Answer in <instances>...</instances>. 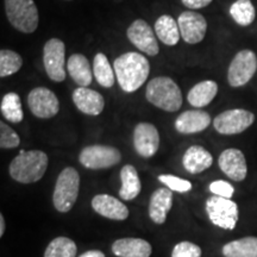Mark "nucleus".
I'll use <instances>...</instances> for the list:
<instances>
[{
    "label": "nucleus",
    "mask_w": 257,
    "mask_h": 257,
    "mask_svg": "<svg viewBox=\"0 0 257 257\" xmlns=\"http://www.w3.org/2000/svg\"><path fill=\"white\" fill-rule=\"evenodd\" d=\"M113 68L120 88L126 93H133L142 87L148 80L150 63L142 54L128 51L114 60Z\"/></svg>",
    "instance_id": "nucleus-1"
},
{
    "label": "nucleus",
    "mask_w": 257,
    "mask_h": 257,
    "mask_svg": "<svg viewBox=\"0 0 257 257\" xmlns=\"http://www.w3.org/2000/svg\"><path fill=\"white\" fill-rule=\"evenodd\" d=\"M48 163V155L42 150H21L10 163L9 172L15 181L34 184L46 174Z\"/></svg>",
    "instance_id": "nucleus-2"
},
{
    "label": "nucleus",
    "mask_w": 257,
    "mask_h": 257,
    "mask_svg": "<svg viewBox=\"0 0 257 257\" xmlns=\"http://www.w3.org/2000/svg\"><path fill=\"white\" fill-rule=\"evenodd\" d=\"M147 100L167 112H176L182 106V93L174 80L168 76H157L148 82Z\"/></svg>",
    "instance_id": "nucleus-3"
},
{
    "label": "nucleus",
    "mask_w": 257,
    "mask_h": 257,
    "mask_svg": "<svg viewBox=\"0 0 257 257\" xmlns=\"http://www.w3.org/2000/svg\"><path fill=\"white\" fill-rule=\"evenodd\" d=\"M4 4L12 28L23 34H32L37 30L40 15L34 0H4Z\"/></svg>",
    "instance_id": "nucleus-4"
},
{
    "label": "nucleus",
    "mask_w": 257,
    "mask_h": 257,
    "mask_svg": "<svg viewBox=\"0 0 257 257\" xmlns=\"http://www.w3.org/2000/svg\"><path fill=\"white\" fill-rule=\"evenodd\" d=\"M80 189V175L73 167H67L57 176L55 189H54V206L61 213H66L78 200Z\"/></svg>",
    "instance_id": "nucleus-5"
},
{
    "label": "nucleus",
    "mask_w": 257,
    "mask_h": 257,
    "mask_svg": "<svg viewBox=\"0 0 257 257\" xmlns=\"http://www.w3.org/2000/svg\"><path fill=\"white\" fill-rule=\"evenodd\" d=\"M257 70V56L252 50H240L233 56L229 69L227 81L231 87H242L246 85Z\"/></svg>",
    "instance_id": "nucleus-6"
},
{
    "label": "nucleus",
    "mask_w": 257,
    "mask_h": 257,
    "mask_svg": "<svg viewBox=\"0 0 257 257\" xmlns=\"http://www.w3.org/2000/svg\"><path fill=\"white\" fill-rule=\"evenodd\" d=\"M206 212L212 224L221 229L233 230L238 221V206L230 199L210 197L206 201Z\"/></svg>",
    "instance_id": "nucleus-7"
},
{
    "label": "nucleus",
    "mask_w": 257,
    "mask_h": 257,
    "mask_svg": "<svg viewBox=\"0 0 257 257\" xmlns=\"http://www.w3.org/2000/svg\"><path fill=\"white\" fill-rule=\"evenodd\" d=\"M44 69L50 80L62 82L66 79V46L60 38H50L43 47Z\"/></svg>",
    "instance_id": "nucleus-8"
},
{
    "label": "nucleus",
    "mask_w": 257,
    "mask_h": 257,
    "mask_svg": "<svg viewBox=\"0 0 257 257\" xmlns=\"http://www.w3.org/2000/svg\"><path fill=\"white\" fill-rule=\"evenodd\" d=\"M120 159V152L117 148L100 144L85 147L79 155L80 163L88 169L111 168L118 165Z\"/></svg>",
    "instance_id": "nucleus-9"
},
{
    "label": "nucleus",
    "mask_w": 257,
    "mask_h": 257,
    "mask_svg": "<svg viewBox=\"0 0 257 257\" xmlns=\"http://www.w3.org/2000/svg\"><path fill=\"white\" fill-rule=\"evenodd\" d=\"M255 114L243 108H232L221 112L214 118L213 126L220 135H238L251 126Z\"/></svg>",
    "instance_id": "nucleus-10"
},
{
    "label": "nucleus",
    "mask_w": 257,
    "mask_h": 257,
    "mask_svg": "<svg viewBox=\"0 0 257 257\" xmlns=\"http://www.w3.org/2000/svg\"><path fill=\"white\" fill-rule=\"evenodd\" d=\"M28 106L31 113L42 119L55 117L60 111V101L53 91L47 87H36L29 93Z\"/></svg>",
    "instance_id": "nucleus-11"
},
{
    "label": "nucleus",
    "mask_w": 257,
    "mask_h": 257,
    "mask_svg": "<svg viewBox=\"0 0 257 257\" xmlns=\"http://www.w3.org/2000/svg\"><path fill=\"white\" fill-rule=\"evenodd\" d=\"M126 36L138 50L147 55L156 56L160 53L155 30L143 19H136L131 23L126 30Z\"/></svg>",
    "instance_id": "nucleus-12"
},
{
    "label": "nucleus",
    "mask_w": 257,
    "mask_h": 257,
    "mask_svg": "<svg viewBox=\"0 0 257 257\" xmlns=\"http://www.w3.org/2000/svg\"><path fill=\"white\" fill-rule=\"evenodd\" d=\"M181 38L188 44H198L204 40L207 32L206 18L197 11H184L178 18Z\"/></svg>",
    "instance_id": "nucleus-13"
},
{
    "label": "nucleus",
    "mask_w": 257,
    "mask_h": 257,
    "mask_svg": "<svg viewBox=\"0 0 257 257\" xmlns=\"http://www.w3.org/2000/svg\"><path fill=\"white\" fill-rule=\"evenodd\" d=\"M134 147L138 155L152 157L160 148V134L152 123H140L134 131Z\"/></svg>",
    "instance_id": "nucleus-14"
},
{
    "label": "nucleus",
    "mask_w": 257,
    "mask_h": 257,
    "mask_svg": "<svg viewBox=\"0 0 257 257\" xmlns=\"http://www.w3.org/2000/svg\"><path fill=\"white\" fill-rule=\"evenodd\" d=\"M218 165L221 172L233 181H243L248 174L245 156L239 149L230 148L224 150L218 159Z\"/></svg>",
    "instance_id": "nucleus-15"
},
{
    "label": "nucleus",
    "mask_w": 257,
    "mask_h": 257,
    "mask_svg": "<svg viewBox=\"0 0 257 257\" xmlns=\"http://www.w3.org/2000/svg\"><path fill=\"white\" fill-rule=\"evenodd\" d=\"M72 98L78 110L82 113L87 115H99L104 111V96L94 89L78 87L74 89Z\"/></svg>",
    "instance_id": "nucleus-16"
},
{
    "label": "nucleus",
    "mask_w": 257,
    "mask_h": 257,
    "mask_svg": "<svg viewBox=\"0 0 257 257\" xmlns=\"http://www.w3.org/2000/svg\"><path fill=\"white\" fill-rule=\"evenodd\" d=\"M211 115L201 110H189L182 112L176 118L174 126L176 131L184 135L198 134L206 130L211 124Z\"/></svg>",
    "instance_id": "nucleus-17"
},
{
    "label": "nucleus",
    "mask_w": 257,
    "mask_h": 257,
    "mask_svg": "<svg viewBox=\"0 0 257 257\" xmlns=\"http://www.w3.org/2000/svg\"><path fill=\"white\" fill-rule=\"evenodd\" d=\"M92 207L96 213L112 220H125L128 210L123 202L108 194H98L92 199Z\"/></svg>",
    "instance_id": "nucleus-18"
},
{
    "label": "nucleus",
    "mask_w": 257,
    "mask_h": 257,
    "mask_svg": "<svg viewBox=\"0 0 257 257\" xmlns=\"http://www.w3.org/2000/svg\"><path fill=\"white\" fill-rule=\"evenodd\" d=\"M173 206V191L169 188H159L153 193L149 204V216L155 224H163L167 214Z\"/></svg>",
    "instance_id": "nucleus-19"
},
{
    "label": "nucleus",
    "mask_w": 257,
    "mask_h": 257,
    "mask_svg": "<svg viewBox=\"0 0 257 257\" xmlns=\"http://www.w3.org/2000/svg\"><path fill=\"white\" fill-rule=\"evenodd\" d=\"M213 163V157L201 146L189 147L182 157L184 168L191 174H199L210 168Z\"/></svg>",
    "instance_id": "nucleus-20"
},
{
    "label": "nucleus",
    "mask_w": 257,
    "mask_h": 257,
    "mask_svg": "<svg viewBox=\"0 0 257 257\" xmlns=\"http://www.w3.org/2000/svg\"><path fill=\"white\" fill-rule=\"evenodd\" d=\"M152 251L150 243L142 238H120L112 244V252L118 257H150Z\"/></svg>",
    "instance_id": "nucleus-21"
},
{
    "label": "nucleus",
    "mask_w": 257,
    "mask_h": 257,
    "mask_svg": "<svg viewBox=\"0 0 257 257\" xmlns=\"http://www.w3.org/2000/svg\"><path fill=\"white\" fill-rule=\"evenodd\" d=\"M67 70L79 87H88L92 83L93 72L87 57L82 54H73L67 61Z\"/></svg>",
    "instance_id": "nucleus-22"
},
{
    "label": "nucleus",
    "mask_w": 257,
    "mask_h": 257,
    "mask_svg": "<svg viewBox=\"0 0 257 257\" xmlns=\"http://www.w3.org/2000/svg\"><path fill=\"white\" fill-rule=\"evenodd\" d=\"M154 30L157 38L168 47L176 46L181 38L178 22L169 15H163L157 18L154 25Z\"/></svg>",
    "instance_id": "nucleus-23"
},
{
    "label": "nucleus",
    "mask_w": 257,
    "mask_h": 257,
    "mask_svg": "<svg viewBox=\"0 0 257 257\" xmlns=\"http://www.w3.org/2000/svg\"><path fill=\"white\" fill-rule=\"evenodd\" d=\"M218 93V83L213 80L198 82L189 89L187 100L194 107H204L210 105Z\"/></svg>",
    "instance_id": "nucleus-24"
},
{
    "label": "nucleus",
    "mask_w": 257,
    "mask_h": 257,
    "mask_svg": "<svg viewBox=\"0 0 257 257\" xmlns=\"http://www.w3.org/2000/svg\"><path fill=\"white\" fill-rule=\"evenodd\" d=\"M120 180L121 187L119 189V197L123 200H134L142 188L136 168L131 165H125L120 170Z\"/></svg>",
    "instance_id": "nucleus-25"
},
{
    "label": "nucleus",
    "mask_w": 257,
    "mask_h": 257,
    "mask_svg": "<svg viewBox=\"0 0 257 257\" xmlns=\"http://www.w3.org/2000/svg\"><path fill=\"white\" fill-rule=\"evenodd\" d=\"M93 75L98 83L105 88H111L114 85L115 73L105 54L98 53L93 60Z\"/></svg>",
    "instance_id": "nucleus-26"
},
{
    "label": "nucleus",
    "mask_w": 257,
    "mask_h": 257,
    "mask_svg": "<svg viewBox=\"0 0 257 257\" xmlns=\"http://www.w3.org/2000/svg\"><path fill=\"white\" fill-rule=\"evenodd\" d=\"M225 257H257V237H244L223 246Z\"/></svg>",
    "instance_id": "nucleus-27"
},
{
    "label": "nucleus",
    "mask_w": 257,
    "mask_h": 257,
    "mask_svg": "<svg viewBox=\"0 0 257 257\" xmlns=\"http://www.w3.org/2000/svg\"><path fill=\"white\" fill-rule=\"evenodd\" d=\"M0 110H2V114L4 115L5 119L11 123L18 124L24 118L21 96L15 92H10L3 96Z\"/></svg>",
    "instance_id": "nucleus-28"
},
{
    "label": "nucleus",
    "mask_w": 257,
    "mask_h": 257,
    "mask_svg": "<svg viewBox=\"0 0 257 257\" xmlns=\"http://www.w3.org/2000/svg\"><path fill=\"white\" fill-rule=\"evenodd\" d=\"M230 15L239 27H249L255 21L256 10L251 0H236L230 6Z\"/></svg>",
    "instance_id": "nucleus-29"
},
{
    "label": "nucleus",
    "mask_w": 257,
    "mask_h": 257,
    "mask_svg": "<svg viewBox=\"0 0 257 257\" xmlns=\"http://www.w3.org/2000/svg\"><path fill=\"white\" fill-rule=\"evenodd\" d=\"M76 244L68 237H57L47 246L44 257H75Z\"/></svg>",
    "instance_id": "nucleus-30"
},
{
    "label": "nucleus",
    "mask_w": 257,
    "mask_h": 257,
    "mask_svg": "<svg viewBox=\"0 0 257 257\" xmlns=\"http://www.w3.org/2000/svg\"><path fill=\"white\" fill-rule=\"evenodd\" d=\"M23 66V59L14 50L2 49L0 50V76L14 75Z\"/></svg>",
    "instance_id": "nucleus-31"
},
{
    "label": "nucleus",
    "mask_w": 257,
    "mask_h": 257,
    "mask_svg": "<svg viewBox=\"0 0 257 257\" xmlns=\"http://www.w3.org/2000/svg\"><path fill=\"white\" fill-rule=\"evenodd\" d=\"M21 144V138L12 127L4 121H0V148L2 149H15Z\"/></svg>",
    "instance_id": "nucleus-32"
},
{
    "label": "nucleus",
    "mask_w": 257,
    "mask_h": 257,
    "mask_svg": "<svg viewBox=\"0 0 257 257\" xmlns=\"http://www.w3.org/2000/svg\"><path fill=\"white\" fill-rule=\"evenodd\" d=\"M159 180L162 184H165L169 189H172V191L179 193H187L192 189V184L188 180L178 178V176L175 175L162 174L159 176Z\"/></svg>",
    "instance_id": "nucleus-33"
},
{
    "label": "nucleus",
    "mask_w": 257,
    "mask_h": 257,
    "mask_svg": "<svg viewBox=\"0 0 257 257\" xmlns=\"http://www.w3.org/2000/svg\"><path fill=\"white\" fill-rule=\"evenodd\" d=\"M201 248L191 242H180L173 249L172 257H200Z\"/></svg>",
    "instance_id": "nucleus-34"
},
{
    "label": "nucleus",
    "mask_w": 257,
    "mask_h": 257,
    "mask_svg": "<svg viewBox=\"0 0 257 257\" xmlns=\"http://www.w3.org/2000/svg\"><path fill=\"white\" fill-rule=\"evenodd\" d=\"M210 191L217 197L231 199L234 193V188L229 182L223 181V180H217V181H213L210 185Z\"/></svg>",
    "instance_id": "nucleus-35"
},
{
    "label": "nucleus",
    "mask_w": 257,
    "mask_h": 257,
    "mask_svg": "<svg viewBox=\"0 0 257 257\" xmlns=\"http://www.w3.org/2000/svg\"><path fill=\"white\" fill-rule=\"evenodd\" d=\"M181 2L186 8L191 9L192 11H195V10L206 8L211 4L212 0H181Z\"/></svg>",
    "instance_id": "nucleus-36"
},
{
    "label": "nucleus",
    "mask_w": 257,
    "mask_h": 257,
    "mask_svg": "<svg viewBox=\"0 0 257 257\" xmlns=\"http://www.w3.org/2000/svg\"><path fill=\"white\" fill-rule=\"evenodd\" d=\"M79 257H105L104 252L100 251V250H89V251L83 252L81 256Z\"/></svg>",
    "instance_id": "nucleus-37"
},
{
    "label": "nucleus",
    "mask_w": 257,
    "mask_h": 257,
    "mask_svg": "<svg viewBox=\"0 0 257 257\" xmlns=\"http://www.w3.org/2000/svg\"><path fill=\"white\" fill-rule=\"evenodd\" d=\"M5 232V218L3 214H0V237L4 236Z\"/></svg>",
    "instance_id": "nucleus-38"
}]
</instances>
